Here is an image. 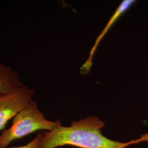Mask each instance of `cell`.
<instances>
[{
	"label": "cell",
	"mask_w": 148,
	"mask_h": 148,
	"mask_svg": "<svg viewBox=\"0 0 148 148\" xmlns=\"http://www.w3.org/2000/svg\"><path fill=\"white\" fill-rule=\"evenodd\" d=\"M105 123L97 116H90L71 122L51 131H43L40 148H58L70 145L79 148H126L141 142H148V132L128 142H119L101 133Z\"/></svg>",
	"instance_id": "cell-1"
},
{
	"label": "cell",
	"mask_w": 148,
	"mask_h": 148,
	"mask_svg": "<svg viewBox=\"0 0 148 148\" xmlns=\"http://www.w3.org/2000/svg\"><path fill=\"white\" fill-rule=\"evenodd\" d=\"M62 125L59 120H47L32 101L13 118L11 127L1 132L0 148H7L12 142L35 132L51 131Z\"/></svg>",
	"instance_id": "cell-2"
},
{
	"label": "cell",
	"mask_w": 148,
	"mask_h": 148,
	"mask_svg": "<svg viewBox=\"0 0 148 148\" xmlns=\"http://www.w3.org/2000/svg\"><path fill=\"white\" fill-rule=\"evenodd\" d=\"M35 90L24 86L18 90L0 95V132L9 121L33 101Z\"/></svg>",
	"instance_id": "cell-3"
},
{
	"label": "cell",
	"mask_w": 148,
	"mask_h": 148,
	"mask_svg": "<svg viewBox=\"0 0 148 148\" xmlns=\"http://www.w3.org/2000/svg\"><path fill=\"white\" fill-rule=\"evenodd\" d=\"M136 2V1L134 0H124L120 4V5H119V7L117 8L116 10L111 16L109 21H108L106 27H104L103 31L101 32L99 35L95 40V44L92 48V49H90L88 58L82 65L80 69L81 73L86 74L90 72L93 64V58L94 54L99 43L101 42V40L104 37L106 33L110 30V29L117 21V20L119 19V18L123 13H125Z\"/></svg>",
	"instance_id": "cell-4"
},
{
	"label": "cell",
	"mask_w": 148,
	"mask_h": 148,
	"mask_svg": "<svg viewBox=\"0 0 148 148\" xmlns=\"http://www.w3.org/2000/svg\"><path fill=\"white\" fill-rule=\"evenodd\" d=\"M24 86L18 72L0 62V95L18 90Z\"/></svg>",
	"instance_id": "cell-5"
},
{
	"label": "cell",
	"mask_w": 148,
	"mask_h": 148,
	"mask_svg": "<svg viewBox=\"0 0 148 148\" xmlns=\"http://www.w3.org/2000/svg\"><path fill=\"white\" fill-rule=\"evenodd\" d=\"M42 135V132L38 133L35 137L27 144L23 146L10 148H40Z\"/></svg>",
	"instance_id": "cell-6"
},
{
	"label": "cell",
	"mask_w": 148,
	"mask_h": 148,
	"mask_svg": "<svg viewBox=\"0 0 148 148\" xmlns=\"http://www.w3.org/2000/svg\"><path fill=\"white\" fill-rule=\"evenodd\" d=\"M147 143H148V142H147Z\"/></svg>",
	"instance_id": "cell-7"
}]
</instances>
